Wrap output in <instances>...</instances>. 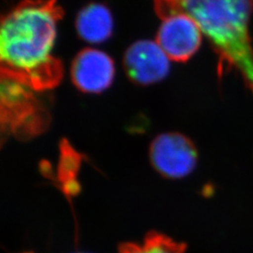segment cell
Here are the masks:
<instances>
[{"label":"cell","mask_w":253,"mask_h":253,"mask_svg":"<svg viewBox=\"0 0 253 253\" xmlns=\"http://www.w3.org/2000/svg\"><path fill=\"white\" fill-rule=\"evenodd\" d=\"M63 16L56 0H23L4 15L0 28L1 76L34 91L57 86L64 68L53 48Z\"/></svg>","instance_id":"obj_1"},{"label":"cell","mask_w":253,"mask_h":253,"mask_svg":"<svg viewBox=\"0 0 253 253\" xmlns=\"http://www.w3.org/2000/svg\"><path fill=\"white\" fill-rule=\"evenodd\" d=\"M253 0H154L161 19L185 13L199 26L218 56L219 73H240L253 93V48L249 32Z\"/></svg>","instance_id":"obj_2"},{"label":"cell","mask_w":253,"mask_h":253,"mask_svg":"<svg viewBox=\"0 0 253 253\" xmlns=\"http://www.w3.org/2000/svg\"><path fill=\"white\" fill-rule=\"evenodd\" d=\"M33 89L1 76L2 126L17 135L32 136L45 125V115L33 95Z\"/></svg>","instance_id":"obj_3"},{"label":"cell","mask_w":253,"mask_h":253,"mask_svg":"<svg viewBox=\"0 0 253 253\" xmlns=\"http://www.w3.org/2000/svg\"><path fill=\"white\" fill-rule=\"evenodd\" d=\"M149 158L154 169L163 177L179 179L195 169L198 153L187 136L168 132L154 139L150 145Z\"/></svg>","instance_id":"obj_4"},{"label":"cell","mask_w":253,"mask_h":253,"mask_svg":"<svg viewBox=\"0 0 253 253\" xmlns=\"http://www.w3.org/2000/svg\"><path fill=\"white\" fill-rule=\"evenodd\" d=\"M156 42L175 62H186L198 51L203 32L198 24L185 13H173L162 19Z\"/></svg>","instance_id":"obj_5"},{"label":"cell","mask_w":253,"mask_h":253,"mask_svg":"<svg viewBox=\"0 0 253 253\" xmlns=\"http://www.w3.org/2000/svg\"><path fill=\"white\" fill-rule=\"evenodd\" d=\"M170 58L156 41L142 40L132 43L124 54L123 65L130 81L149 85L163 81L169 73Z\"/></svg>","instance_id":"obj_6"},{"label":"cell","mask_w":253,"mask_h":253,"mask_svg":"<svg viewBox=\"0 0 253 253\" xmlns=\"http://www.w3.org/2000/svg\"><path fill=\"white\" fill-rule=\"evenodd\" d=\"M114 60L108 54L95 48H85L74 57L71 77L79 90L98 94L106 90L115 78Z\"/></svg>","instance_id":"obj_7"},{"label":"cell","mask_w":253,"mask_h":253,"mask_svg":"<svg viewBox=\"0 0 253 253\" xmlns=\"http://www.w3.org/2000/svg\"><path fill=\"white\" fill-rule=\"evenodd\" d=\"M75 28L78 36L85 42L100 44L106 42L113 34V15L106 6L91 3L77 14Z\"/></svg>","instance_id":"obj_8"},{"label":"cell","mask_w":253,"mask_h":253,"mask_svg":"<svg viewBox=\"0 0 253 253\" xmlns=\"http://www.w3.org/2000/svg\"><path fill=\"white\" fill-rule=\"evenodd\" d=\"M187 245L158 232H149L143 243L126 242L118 248V253H185Z\"/></svg>","instance_id":"obj_9"}]
</instances>
